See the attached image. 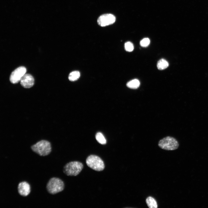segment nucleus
<instances>
[{"instance_id":"nucleus-1","label":"nucleus","mask_w":208,"mask_h":208,"mask_svg":"<svg viewBox=\"0 0 208 208\" xmlns=\"http://www.w3.org/2000/svg\"><path fill=\"white\" fill-rule=\"evenodd\" d=\"M32 151L40 156H45L49 154L51 151L50 142L48 141L42 140L37 142L31 146Z\"/></svg>"},{"instance_id":"nucleus-2","label":"nucleus","mask_w":208,"mask_h":208,"mask_svg":"<svg viewBox=\"0 0 208 208\" xmlns=\"http://www.w3.org/2000/svg\"><path fill=\"white\" fill-rule=\"evenodd\" d=\"M64 185L60 179L53 177L51 178L48 182L46 188L48 192L51 194H54L63 190Z\"/></svg>"},{"instance_id":"nucleus-3","label":"nucleus","mask_w":208,"mask_h":208,"mask_svg":"<svg viewBox=\"0 0 208 208\" xmlns=\"http://www.w3.org/2000/svg\"><path fill=\"white\" fill-rule=\"evenodd\" d=\"M83 168V165L81 162L73 161L67 164L64 167V172L69 176H76L81 171Z\"/></svg>"},{"instance_id":"nucleus-4","label":"nucleus","mask_w":208,"mask_h":208,"mask_svg":"<svg viewBox=\"0 0 208 208\" xmlns=\"http://www.w3.org/2000/svg\"><path fill=\"white\" fill-rule=\"evenodd\" d=\"M158 145L162 149L172 151L177 149L179 144L178 141L175 138L168 136L160 140L158 142Z\"/></svg>"},{"instance_id":"nucleus-5","label":"nucleus","mask_w":208,"mask_h":208,"mask_svg":"<svg viewBox=\"0 0 208 208\" xmlns=\"http://www.w3.org/2000/svg\"><path fill=\"white\" fill-rule=\"evenodd\" d=\"M86 162L89 167L96 171H102L105 168L103 161L100 157L97 155H89L87 158Z\"/></svg>"},{"instance_id":"nucleus-6","label":"nucleus","mask_w":208,"mask_h":208,"mask_svg":"<svg viewBox=\"0 0 208 208\" xmlns=\"http://www.w3.org/2000/svg\"><path fill=\"white\" fill-rule=\"evenodd\" d=\"M26 72V68L24 66H21L16 69L12 72L10 76V79L11 83L15 84L18 82Z\"/></svg>"},{"instance_id":"nucleus-7","label":"nucleus","mask_w":208,"mask_h":208,"mask_svg":"<svg viewBox=\"0 0 208 208\" xmlns=\"http://www.w3.org/2000/svg\"><path fill=\"white\" fill-rule=\"evenodd\" d=\"M116 17L112 14H107L100 16L98 19V24L102 27H105L113 24L115 21Z\"/></svg>"},{"instance_id":"nucleus-8","label":"nucleus","mask_w":208,"mask_h":208,"mask_svg":"<svg viewBox=\"0 0 208 208\" xmlns=\"http://www.w3.org/2000/svg\"><path fill=\"white\" fill-rule=\"evenodd\" d=\"M21 86L25 88H29L32 87L34 84V79L30 74H25L22 78L20 81Z\"/></svg>"},{"instance_id":"nucleus-9","label":"nucleus","mask_w":208,"mask_h":208,"mask_svg":"<svg viewBox=\"0 0 208 208\" xmlns=\"http://www.w3.org/2000/svg\"><path fill=\"white\" fill-rule=\"evenodd\" d=\"M18 191L20 195L26 196L29 194L30 192V185L26 181L21 182L18 184Z\"/></svg>"},{"instance_id":"nucleus-10","label":"nucleus","mask_w":208,"mask_h":208,"mask_svg":"<svg viewBox=\"0 0 208 208\" xmlns=\"http://www.w3.org/2000/svg\"><path fill=\"white\" fill-rule=\"evenodd\" d=\"M146 203L149 208H157L158 205L156 200L151 196H148L146 199Z\"/></svg>"},{"instance_id":"nucleus-11","label":"nucleus","mask_w":208,"mask_h":208,"mask_svg":"<svg viewBox=\"0 0 208 208\" xmlns=\"http://www.w3.org/2000/svg\"><path fill=\"white\" fill-rule=\"evenodd\" d=\"M140 84L139 80L137 79H134L128 82L126 85L127 87L130 88L136 89L139 87Z\"/></svg>"},{"instance_id":"nucleus-12","label":"nucleus","mask_w":208,"mask_h":208,"mask_svg":"<svg viewBox=\"0 0 208 208\" xmlns=\"http://www.w3.org/2000/svg\"><path fill=\"white\" fill-rule=\"evenodd\" d=\"M169 66L168 62L164 59L160 60L157 64V67L158 69L160 70H164L167 68Z\"/></svg>"},{"instance_id":"nucleus-13","label":"nucleus","mask_w":208,"mask_h":208,"mask_svg":"<svg viewBox=\"0 0 208 208\" xmlns=\"http://www.w3.org/2000/svg\"><path fill=\"white\" fill-rule=\"evenodd\" d=\"M80 76V73L77 71H75L71 72L68 76L69 79L71 81L77 80Z\"/></svg>"},{"instance_id":"nucleus-14","label":"nucleus","mask_w":208,"mask_h":208,"mask_svg":"<svg viewBox=\"0 0 208 208\" xmlns=\"http://www.w3.org/2000/svg\"><path fill=\"white\" fill-rule=\"evenodd\" d=\"M95 137L97 141L100 144H106V140L101 133H97Z\"/></svg>"},{"instance_id":"nucleus-15","label":"nucleus","mask_w":208,"mask_h":208,"mask_svg":"<svg viewBox=\"0 0 208 208\" xmlns=\"http://www.w3.org/2000/svg\"><path fill=\"white\" fill-rule=\"evenodd\" d=\"M125 48L126 51L130 52L132 51L134 49V46L133 43L130 42H127L125 44Z\"/></svg>"},{"instance_id":"nucleus-16","label":"nucleus","mask_w":208,"mask_h":208,"mask_svg":"<svg viewBox=\"0 0 208 208\" xmlns=\"http://www.w3.org/2000/svg\"><path fill=\"white\" fill-rule=\"evenodd\" d=\"M150 43V40L148 38H144L141 40L140 44L143 47H146L148 46Z\"/></svg>"}]
</instances>
